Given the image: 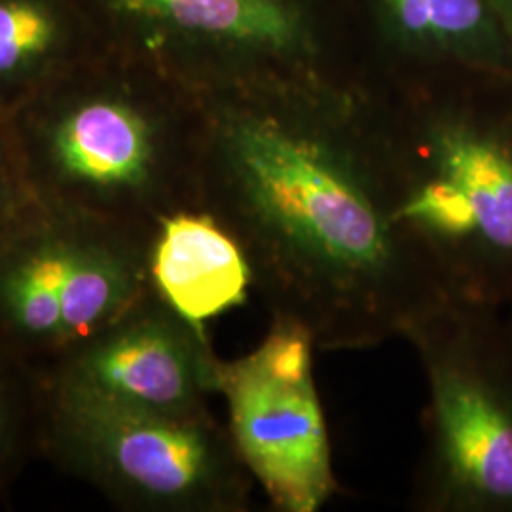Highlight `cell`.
Returning <instances> with one entry per match:
<instances>
[{
	"instance_id": "cell-11",
	"label": "cell",
	"mask_w": 512,
	"mask_h": 512,
	"mask_svg": "<svg viewBox=\"0 0 512 512\" xmlns=\"http://www.w3.org/2000/svg\"><path fill=\"white\" fill-rule=\"evenodd\" d=\"M101 48L76 0H0V120Z\"/></svg>"
},
{
	"instance_id": "cell-1",
	"label": "cell",
	"mask_w": 512,
	"mask_h": 512,
	"mask_svg": "<svg viewBox=\"0 0 512 512\" xmlns=\"http://www.w3.org/2000/svg\"><path fill=\"white\" fill-rule=\"evenodd\" d=\"M203 105L200 209L238 241L270 315L359 351L450 300L401 222L382 137L349 105L260 84Z\"/></svg>"
},
{
	"instance_id": "cell-7",
	"label": "cell",
	"mask_w": 512,
	"mask_h": 512,
	"mask_svg": "<svg viewBox=\"0 0 512 512\" xmlns=\"http://www.w3.org/2000/svg\"><path fill=\"white\" fill-rule=\"evenodd\" d=\"M313 349L310 330L272 315L251 353L220 361L230 437L277 512L319 511L338 490Z\"/></svg>"
},
{
	"instance_id": "cell-12",
	"label": "cell",
	"mask_w": 512,
	"mask_h": 512,
	"mask_svg": "<svg viewBox=\"0 0 512 512\" xmlns=\"http://www.w3.org/2000/svg\"><path fill=\"white\" fill-rule=\"evenodd\" d=\"M48 404L44 374L0 348V503L29 461L42 456Z\"/></svg>"
},
{
	"instance_id": "cell-15",
	"label": "cell",
	"mask_w": 512,
	"mask_h": 512,
	"mask_svg": "<svg viewBox=\"0 0 512 512\" xmlns=\"http://www.w3.org/2000/svg\"><path fill=\"white\" fill-rule=\"evenodd\" d=\"M507 2V6H509V10H511V16H512V0H505Z\"/></svg>"
},
{
	"instance_id": "cell-5",
	"label": "cell",
	"mask_w": 512,
	"mask_h": 512,
	"mask_svg": "<svg viewBox=\"0 0 512 512\" xmlns=\"http://www.w3.org/2000/svg\"><path fill=\"white\" fill-rule=\"evenodd\" d=\"M42 458L129 512H247L253 476L213 412L165 416L50 389Z\"/></svg>"
},
{
	"instance_id": "cell-4",
	"label": "cell",
	"mask_w": 512,
	"mask_h": 512,
	"mask_svg": "<svg viewBox=\"0 0 512 512\" xmlns=\"http://www.w3.org/2000/svg\"><path fill=\"white\" fill-rule=\"evenodd\" d=\"M404 340L427 384L418 509L512 512V311L450 298Z\"/></svg>"
},
{
	"instance_id": "cell-9",
	"label": "cell",
	"mask_w": 512,
	"mask_h": 512,
	"mask_svg": "<svg viewBox=\"0 0 512 512\" xmlns=\"http://www.w3.org/2000/svg\"><path fill=\"white\" fill-rule=\"evenodd\" d=\"M220 361L203 325L150 287L88 340L40 370L48 387L165 416L209 412Z\"/></svg>"
},
{
	"instance_id": "cell-6",
	"label": "cell",
	"mask_w": 512,
	"mask_h": 512,
	"mask_svg": "<svg viewBox=\"0 0 512 512\" xmlns=\"http://www.w3.org/2000/svg\"><path fill=\"white\" fill-rule=\"evenodd\" d=\"M154 234L38 205L0 245V348L44 370L147 293Z\"/></svg>"
},
{
	"instance_id": "cell-13",
	"label": "cell",
	"mask_w": 512,
	"mask_h": 512,
	"mask_svg": "<svg viewBox=\"0 0 512 512\" xmlns=\"http://www.w3.org/2000/svg\"><path fill=\"white\" fill-rule=\"evenodd\" d=\"M384 6L403 37L425 46L467 44L486 27L484 0H384Z\"/></svg>"
},
{
	"instance_id": "cell-2",
	"label": "cell",
	"mask_w": 512,
	"mask_h": 512,
	"mask_svg": "<svg viewBox=\"0 0 512 512\" xmlns=\"http://www.w3.org/2000/svg\"><path fill=\"white\" fill-rule=\"evenodd\" d=\"M38 202L154 234L200 207L202 93L101 48L8 120Z\"/></svg>"
},
{
	"instance_id": "cell-14",
	"label": "cell",
	"mask_w": 512,
	"mask_h": 512,
	"mask_svg": "<svg viewBox=\"0 0 512 512\" xmlns=\"http://www.w3.org/2000/svg\"><path fill=\"white\" fill-rule=\"evenodd\" d=\"M38 205L10 124L0 120V245L37 211Z\"/></svg>"
},
{
	"instance_id": "cell-10",
	"label": "cell",
	"mask_w": 512,
	"mask_h": 512,
	"mask_svg": "<svg viewBox=\"0 0 512 512\" xmlns=\"http://www.w3.org/2000/svg\"><path fill=\"white\" fill-rule=\"evenodd\" d=\"M150 281L198 325L243 306L253 291V272L238 241L200 207L158 224L150 243Z\"/></svg>"
},
{
	"instance_id": "cell-3",
	"label": "cell",
	"mask_w": 512,
	"mask_h": 512,
	"mask_svg": "<svg viewBox=\"0 0 512 512\" xmlns=\"http://www.w3.org/2000/svg\"><path fill=\"white\" fill-rule=\"evenodd\" d=\"M384 141L399 217L450 298L512 311V124L429 105Z\"/></svg>"
},
{
	"instance_id": "cell-8",
	"label": "cell",
	"mask_w": 512,
	"mask_h": 512,
	"mask_svg": "<svg viewBox=\"0 0 512 512\" xmlns=\"http://www.w3.org/2000/svg\"><path fill=\"white\" fill-rule=\"evenodd\" d=\"M103 48L141 59L194 92L251 84L258 59L306 52L300 0H76Z\"/></svg>"
}]
</instances>
